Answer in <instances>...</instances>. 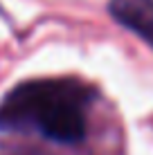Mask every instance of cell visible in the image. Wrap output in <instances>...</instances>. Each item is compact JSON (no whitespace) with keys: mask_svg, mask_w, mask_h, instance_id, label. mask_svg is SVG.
Masks as SVG:
<instances>
[{"mask_svg":"<svg viewBox=\"0 0 153 155\" xmlns=\"http://www.w3.org/2000/svg\"><path fill=\"white\" fill-rule=\"evenodd\" d=\"M92 90L72 79H34L14 85L0 101L2 133H36L56 144H79L88 130Z\"/></svg>","mask_w":153,"mask_h":155,"instance_id":"1","label":"cell"},{"mask_svg":"<svg viewBox=\"0 0 153 155\" xmlns=\"http://www.w3.org/2000/svg\"><path fill=\"white\" fill-rule=\"evenodd\" d=\"M108 12L117 23L153 47V0H110Z\"/></svg>","mask_w":153,"mask_h":155,"instance_id":"2","label":"cell"}]
</instances>
